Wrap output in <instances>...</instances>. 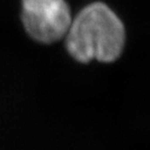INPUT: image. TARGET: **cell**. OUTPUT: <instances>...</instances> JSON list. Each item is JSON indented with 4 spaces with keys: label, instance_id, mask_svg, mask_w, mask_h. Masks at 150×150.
I'll return each mask as SVG.
<instances>
[{
    "label": "cell",
    "instance_id": "obj_2",
    "mask_svg": "<svg viewBox=\"0 0 150 150\" xmlns=\"http://www.w3.org/2000/svg\"><path fill=\"white\" fill-rule=\"evenodd\" d=\"M22 20L28 35L41 43L59 41L72 22L65 0H22Z\"/></svg>",
    "mask_w": 150,
    "mask_h": 150
},
{
    "label": "cell",
    "instance_id": "obj_1",
    "mask_svg": "<svg viewBox=\"0 0 150 150\" xmlns=\"http://www.w3.org/2000/svg\"><path fill=\"white\" fill-rule=\"evenodd\" d=\"M67 33L69 53L81 63L92 59L110 63L119 57L124 47L125 31L121 20L100 2L81 9Z\"/></svg>",
    "mask_w": 150,
    "mask_h": 150
}]
</instances>
